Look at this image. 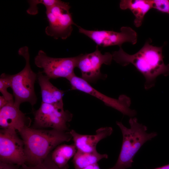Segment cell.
Instances as JSON below:
<instances>
[{"label": "cell", "mask_w": 169, "mask_h": 169, "mask_svg": "<svg viewBox=\"0 0 169 169\" xmlns=\"http://www.w3.org/2000/svg\"><path fill=\"white\" fill-rule=\"evenodd\" d=\"M10 74L3 73L0 77V92L2 95L9 102H14L13 95L7 90L8 88L11 87Z\"/></svg>", "instance_id": "19"}, {"label": "cell", "mask_w": 169, "mask_h": 169, "mask_svg": "<svg viewBox=\"0 0 169 169\" xmlns=\"http://www.w3.org/2000/svg\"><path fill=\"white\" fill-rule=\"evenodd\" d=\"M29 7L27 10V13L31 15H35L38 12L37 5L41 4L44 5L46 9L60 4L62 1L59 0H31L28 1Z\"/></svg>", "instance_id": "18"}, {"label": "cell", "mask_w": 169, "mask_h": 169, "mask_svg": "<svg viewBox=\"0 0 169 169\" xmlns=\"http://www.w3.org/2000/svg\"><path fill=\"white\" fill-rule=\"evenodd\" d=\"M72 114L64 106L41 102L40 107L34 113L33 128H50L68 131V123L72 120Z\"/></svg>", "instance_id": "6"}, {"label": "cell", "mask_w": 169, "mask_h": 169, "mask_svg": "<svg viewBox=\"0 0 169 169\" xmlns=\"http://www.w3.org/2000/svg\"><path fill=\"white\" fill-rule=\"evenodd\" d=\"M116 124L120 128L122 136L120 151L115 165L108 169H127L131 167L136 153L146 141L157 136L156 132L147 133V127L139 123L136 118L129 120L130 127L125 126L120 122Z\"/></svg>", "instance_id": "3"}, {"label": "cell", "mask_w": 169, "mask_h": 169, "mask_svg": "<svg viewBox=\"0 0 169 169\" xmlns=\"http://www.w3.org/2000/svg\"><path fill=\"white\" fill-rule=\"evenodd\" d=\"M67 79L70 84L71 90H79L90 95L101 101L106 105L124 115L130 117L136 115V111L130 108L131 100L127 96L121 95L118 99L107 96L94 88L88 82L75 74Z\"/></svg>", "instance_id": "8"}, {"label": "cell", "mask_w": 169, "mask_h": 169, "mask_svg": "<svg viewBox=\"0 0 169 169\" xmlns=\"http://www.w3.org/2000/svg\"><path fill=\"white\" fill-rule=\"evenodd\" d=\"M151 41H146L137 53L129 54L120 47L112 54L113 59L123 66L132 64L145 79V88L149 89L153 87L156 78L160 75H169V64L165 65L163 61L162 47L153 46Z\"/></svg>", "instance_id": "1"}, {"label": "cell", "mask_w": 169, "mask_h": 169, "mask_svg": "<svg viewBox=\"0 0 169 169\" xmlns=\"http://www.w3.org/2000/svg\"><path fill=\"white\" fill-rule=\"evenodd\" d=\"M120 7L122 10L130 9L135 19L134 24L137 27L141 26L146 14L153 8L152 0H122Z\"/></svg>", "instance_id": "15"}, {"label": "cell", "mask_w": 169, "mask_h": 169, "mask_svg": "<svg viewBox=\"0 0 169 169\" xmlns=\"http://www.w3.org/2000/svg\"><path fill=\"white\" fill-rule=\"evenodd\" d=\"M20 169H60L52 161L51 153L40 163L34 166L24 164L20 166Z\"/></svg>", "instance_id": "20"}, {"label": "cell", "mask_w": 169, "mask_h": 169, "mask_svg": "<svg viewBox=\"0 0 169 169\" xmlns=\"http://www.w3.org/2000/svg\"><path fill=\"white\" fill-rule=\"evenodd\" d=\"M83 169H100L98 163L90 165Z\"/></svg>", "instance_id": "24"}, {"label": "cell", "mask_w": 169, "mask_h": 169, "mask_svg": "<svg viewBox=\"0 0 169 169\" xmlns=\"http://www.w3.org/2000/svg\"><path fill=\"white\" fill-rule=\"evenodd\" d=\"M153 8L169 14V0H152Z\"/></svg>", "instance_id": "21"}, {"label": "cell", "mask_w": 169, "mask_h": 169, "mask_svg": "<svg viewBox=\"0 0 169 169\" xmlns=\"http://www.w3.org/2000/svg\"><path fill=\"white\" fill-rule=\"evenodd\" d=\"M79 32L87 36L97 45L105 47L114 45L121 47L125 42L132 44L137 42V34L135 31L129 27L123 26L120 32L105 30H90L77 26Z\"/></svg>", "instance_id": "11"}, {"label": "cell", "mask_w": 169, "mask_h": 169, "mask_svg": "<svg viewBox=\"0 0 169 169\" xmlns=\"http://www.w3.org/2000/svg\"><path fill=\"white\" fill-rule=\"evenodd\" d=\"M18 54L25 60V65L20 72L11 75V87L13 91L14 105L20 107L25 102L33 106L37 98L34 90V84L37 79V74L32 69L30 64V54L28 48L25 46L20 48Z\"/></svg>", "instance_id": "4"}, {"label": "cell", "mask_w": 169, "mask_h": 169, "mask_svg": "<svg viewBox=\"0 0 169 169\" xmlns=\"http://www.w3.org/2000/svg\"><path fill=\"white\" fill-rule=\"evenodd\" d=\"M77 151L74 144L59 145L51 153V158L60 169H67L69 167L68 161L73 157Z\"/></svg>", "instance_id": "16"}, {"label": "cell", "mask_w": 169, "mask_h": 169, "mask_svg": "<svg viewBox=\"0 0 169 169\" xmlns=\"http://www.w3.org/2000/svg\"><path fill=\"white\" fill-rule=\"evenodd\" d=\"M69 132L77 150L88 152L97 151L96 146L98 143L110 136L113 129L110 127H101L96 130L95 134L92 135L81 134L74 130Z\"/></svg>", "instance_id": "13"}, {"label": "cell", "mask_w": 169, "mask_h": 169, "mask_svg": "<svg viewBox=\"0 0 169 169\" xmlns=\"http://www.w3.org/2000/svg\"><path fill=\"white\" fill-rule=\"evenodd\" d=\"M79 55L73 57L57 58L47 55L40 50L34 58L35 65L42 68L41 72L51 79L63 78L67 79L74 74Z\"/></svg>", "instance_id": "7"}, {"label": "cell", "mask_w": 169, "mask_h": 169, "mask_svg": "<svg viewBox=\"0 0 169 169\" xmlns=\"http://www.w3.org/2000/svg\"><path fill=\"white\" fill-rule=\"evenodd\" d=\"M24 144L26 165L34 166L43 161L51 151L72 137L69 132L29 127L19 132Z\"/></svg>", "instance_id": "2"}, {"label": "cell", "mask_w": 169, "mask_h": 169, "mask_svg": "<svg viewBox=\"0 0 169 169\" xmlns=\"http://www.w3.org/2000/svg\"><path fill=\"white\" fill-rule=\"evenodd\" d=\"M98 46L92 53L79 55L77 67L81 72V78L89 83L105 79L107 75L101 72V67L103 64L110 65L113 59L112 54H102Z\"/></svg>", "instance_id": "9"}, {"label": "cell", "mask_w": 169, "mask_h": 169, "mask_svg": "<svg viewBox=\"0 0 169 169\" xmlns=\"http://www.w3.org/2000/svg\"><path fill=\"white\" fill-rule=\"evenodd\" d=\"M31 122L16 106L14 102H9L0 109V126L2 129L14 130L19 133L23 129L29 127Z\"/></svg>", "instance_id": "12"}, {"label": "cell", "mask_w": 169, "mask_h": 169, "mask_svg": "<svg viewBox=\"0 0 169 169\" xmlns=\"http://www.w3.org/2000/svg\"><path fill=\"white\" fill-rule=\"evenodd\" d=\"M71 6L69 3H62L46 9V14L49 25L45 29L46 34L54 39L64 40L69 37L73 30L74 22L69 12Z\"/></svg>", "instance_id": "5"}, {"label": "cell", "mask_w": 169, "mask_h": 169, "mask_svg": "<svg viewBox=\"0 0 169 169\" xmlns=\"http://www.w3.org/2000/svg\"><path fill=\"white\" fill-rule=\"evenodd\" d=\"M0 161L20 166L26 164L24 142L14 130H0Z\"/></svg>", "instance_id": "10"}, {"label": "cell", "mask_w": 169, "mask_h": 169, "mask_svg": "<svg viewBox=\"0 0 169 169\" xmlns=\"http://www.w3.org/2000/svg\"><path fill=\"white\" fill-rule=\"evenodd\" d=\"M18 165L0 161V169H20Z\"/></svg>", "instance_id": "22"}, {"label": "cell", "mask_w": 169, "mask_h": 169, "mask_svg": "<svg viewBox=\"0 0 169 169\" xmlns=\"http://www.w3.org/2000/svg\"><path fill=\"white\" fill-rule=\"evenodd\" d=\"M8 102L3 95L0 96V109L7 105Z\"/></svg>", "instance_id": "23"}, {"label": "cell", "mask_w": 169, "mask_h": 169, "mask_svg": "<svg viewBox=\"0 0 169 169\" xmlns=\"http://www.w3.org/2000/svg\"><path fill=\"white\" fill-rule=\"evenodd\" d=\"M154 169H169V164Z\"/></svg>", "instance_id": "25"}, {"label": "cell", "mask_w": 169, "mask_h": 169, "mask_svg": "<svg viewBox=\"0 0 169 169\" xmlns=\"http://www.w3.org/2000/svg\"><path fill=\"white\" fill-rule=\"evenodd\" d=\"M108 158L107 154H101L97 151L88 152L77 150L73 157V162L75 169H83Z\"/></svg>", "instance_id": "17"}, {"label": "cell", "mask_w": 169, "mask_h": 169, "mask_svg": "<svg viewBox=\"0 0 169 169\" xmlns=\"http://www.w3.org/2000/svg\"><path fill=\"white\" fill-rule=\"evenodd\" d=\"M50 79L41 72L37 74V80L41 89L42 102L64 106L63 98L64 91L54 85Z\"/></svg>", "instance_id": "14"}]
</instances>
